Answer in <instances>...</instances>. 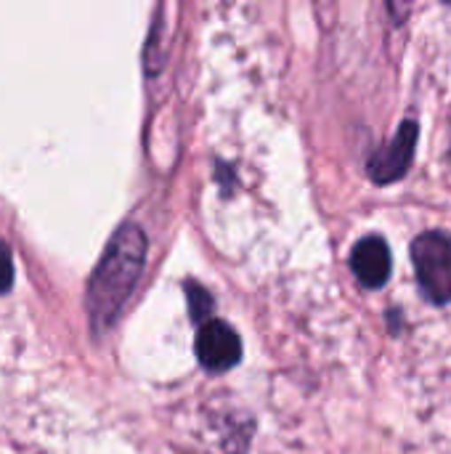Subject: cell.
<instances>
[{"label":"cell","mask_w":451,"mask_h":454,"mask_svg":"<svg viewBox=\"0 0 451 454\" xmlns=\"http://www.w3.org/2000/svg\"><path fill=\"white\" fill-rule=\"evenodd\" d=\"M194 348H197V359L202 370L215 372V375L234 370L242 359V338L223 319L205 322L197 333Z\"/></svg>","instance_id":"4"},{"label":"cell","mask_w":451,"mask_h":454,"mask_svg":"<svg viewBox=\"0 0 451 454\" xmlns=\"http://www.w3.org/2000/svg\"><path fill=\"white\" fill-rule=\"evenodd\" d=\"M183 293H186V303H189V314L194 325H205L213 319V295L199 285V282H183Z\"/></svg>","instance_id":"6"},{"label":"cell","mask_w":451,"mask_h":454,"mask_svg":"<svg viewBox=\"0 0 451 454\" xmlns=\"http://www.w3.org/2000/svg\"><path fill=\"white\" fill-rule=\"evenodd\" d=\"M13 274H16V269H13V253H11V247L0 239V295H8V293H11V287H13Z\"/></svg>","instance_id":"7"},{"label":"cell","mask_w":451,"mask_h":454,"mask_svg":"<svg viewBox=\"0 0 451 454\" xmlns=\"http://www.w3.org/2000/svg\"><path fill=\"white\" fill-rule=\"evenodd\" d=\"M449 122H451V120H449ZM449 160H451V144H449Z\"/></svg>","instance_id":"10"},{"label":"cell","mask_w":451,"mask_h":454,"mask_svg":"<svg viewBox=\"0 0 451 454\" xmlns=\"http://www.w3.org/2000/svg\"><path fill=\"white\" fill-rule=\"evenodd\" d=\"M388 322L393 325V333H399V309H393V311L388 314Z\"/></svg>","instance_id":"9"},{"label":"cell","mask_w":451,"mask_h":454,"mask_svg":"<svg viewBox=\"0 0 451 454\" xmlns=\"http://www.w3.org/2000/svg\"><path fill=\"white\" fill-rule=\"evenodd\" d=\"M146 250V231L133 221L117 226V231L106 242L104 255L98 258L85 287V311L93 338L106 335L117 325L125 303L130 301L144 274Z\"/></svg>","instance_id":"1"},{"label":"cell","mask_w":451,"mask_h":454,"mask_svg":"<svg viewBox=\"0 0 451 454\" xmlns=\"http://www.w3.org/2000/svg\"><path fill=\"white\" fill-rule=\"evenodd\" d=\"M412 266L433 306L451 303V234L425 231L412 242Z\"/></svg>","instance_id":"2"},{"label":"cell","mask_w":451,"mask_h":454,"mask_svg":"<svg viewBox=\"0 0 451 454\" xmlns=\"http://www.w3.org/2000/svg\"><path fill=\"white\" fill-rule=\"evenodd\" d=\"M391 269H393V258H391V247L383 237L372 234L354 245L351 271L367 290L385 287V282L391 279Z\"/></svg>","instance_id":"5"},{"label":"cell","mask_w":451,"mask_h":454,"mask_svg":"<svg viewBox=\"0 0 451 454\" xmlns=\"http://www.w3.org/2000/svg\"><path fill=\"white\" fill-rule=\"evenodd\" d=\"M417 136H420L417 122L415 120H404L399 125L396 136L367 160V176H369V181L377 184V186H385V184H396L399 178H404L407 170L415 162Z\"/></svg>","instance_id":"3"},{"label":"cell","mask_w":451,"mask_h":454,"mask_svg":"<svg viewBox=\"0 0 451 454\" xmlns=\"http://www.w3.org/2000/svg\"><path fill=\"white\" fill-rule=\"evenodd\" d=\"M215 176L221 178V184H223V194H229L231 189H234V176H231V168H226L223 162H218V170H215Z\"/></svg>","instance_id":"8"}]
</instances>
